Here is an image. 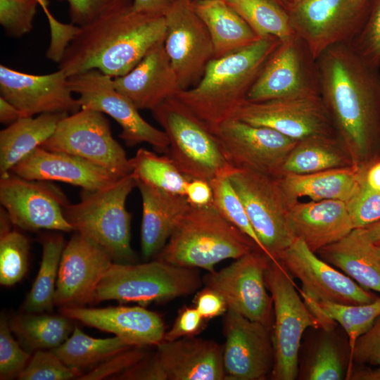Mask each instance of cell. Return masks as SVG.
I'll return each instance as SVG.
<instances>
[{
  "mask_svg": "<svg viewBox=\"0 0 380 380\" xmlns=\"http://www.w3.org/2000/svg\"><path fill=\"white\" fill-rule=\"evenodd\" d=\"M255 248H258L254 242L227 220L213 204L190 206L155 258L211 272L221 261L237 259Z\"/></svg>",
  "mask_w": 380,
  "mask_h": 380,
  "instance_id": "4",
  "label": "cell"
},
{
  "mask_svg": "<svg viewBox=\"0 0 380 380\" xmlns=\"http://www.w3.org/2000/svg\"><path fill=\"white\" fill-rule=\"evenodd\" d=\"M67 197L48 181L29 180L12 172L0 177V203L13 225L23 230L73 231L64 215Z\"/></svg>",
  "mask_w": 380,
  "mask_h": 380,
  "instance_id": "15",
  "label": "cell"
},
{
  "mask_svg": "<svg viewBox=\"0 0 380 380\" xmlns=\"http://www.w3.org/2000/svg\"><path fill=\"white\" fill-rule=\"evenodd\" d=\"M40 147L84 158L120 178L132 174L130 158L113 137L108 120L95 110L81 108L65 116Z\"/></svg>",
  "mask_w": 380,
  "mask_h": 380,
  "instance_id": "10",
  "label": "cell"
},
{
  "mask_svg": "<svg viewBox=\"0 0 380 380\" xmlns=\"http://www.w3.org/2000/svg\"><path fill=\"white\" fill-rule=\"evenodd\" d=\"M319 94L336 137L353 163L367 167L380 158V73L350 43L317 59Z\"/></svg>",
  "mask_w": 380,
  "mask_h": 380,
  "instance_id": "1",
  "label": "cell"
},
{
  "mask_svg": "<svg viewBox=\"0 0 380 380\" xmlns=\"http://www.w3.org/2000/svg\"><path fill=\"white\" fill-rule=\"evenodd\" d=\"M194 1H196V0H194Z\"/></svg>",
  "mask_w": 380,
  "mask_h": 380,
  "instance_id": "62",
  "label": "cell"
},
{
  "mask_svg": "<svg viewBox=\"0 0 380 380\" xmlns=\"http://www.w3.org/2000/svg\"><path fill=\"white\" fill-rule=\"evenodd\" d=\"M319 94L317 59L296 34L281 41L250 89L246 100Z\"/></svg>",
  "mask_w": 380,
  "mask_h": 380,
  "instance_id": "17",
  "label": "cell"
},
{
  "mask_svg": "<svg viewBox=\"0 0 380 380\" xmlns=\"http://www.w3.org/2000/svg\"><path fill=\"white\" fill-rule=\"evenodd\" d=\"M233 118L271 128L296 141L318 135H336L320 94L260 102L246 100Z\"/></svg>",
  "mask_w": 380,
  "mask_h": 380,
  "instance_id": "19",
  "label": "cell"
},
{
  "mask_svg": "<svg viewBox=\"0 0 380 380\" xmlns=\"http://www.w3.org/2000/svg\"><path fill=\"white\" fill-rule=\"evenodd\" d=\"M26 313L13 317L9 325L18 343L30 353L58 347L74 329L72 319L61 314Z\"/></svg>",
  "mask_w": 380,
  "mask_h": 380,
  "instance_id": "34",
  "label": "cell"
},
{
  "mask_svg": "<svg viewBox=\"0 0 380 380\" xmlns=\"http://www.w3.org/2000/svg\"><path fill=\"white\" fill-rule=\"evenodd\" d=\"M136 181L132 175L96 191H82L81 199L68 203L64 215L73 231L96 241L115 262L133 263L135 253L130 243L132 215L126 201Z\"/></svg>",
  "mask_w": 380,
  "mask_h": 380,
  "instance_id": "6",
  "label": "cell"
},
{
  "mask_svg": "<svg viewBox=\"0 0 380 380\" xmlns=\"http://www.w3.org/2000/svg\"><path fill=\"white\" fill-rule=\"evenodd\" d=\"M371 0H302L289 13L291 27L315 59L350 43L362 27Z\"/></svg>",
  "mask_w": 380,
  "mask_h": 380,
  "instance_id": "11",
  "label": "cell"
},
{
  "mask_svg": "<svg viewBox=\"0 0 380 380\" xmlns=\"http://www.w3.org/2000/svg\"><path fill=\"white\" fill-rule=\"evenodd\" d=\"M350 165H355L352 158L336 135L313 136L297 141L282 165L279 177Z\"/></svg>",
  "mask_w": 380,
  "mask_h": 380,
  "instance_id": "33",
  "label": "cell"
},
{
  "mask_svg": "<svg viewBox=\"0 0 380 380\" xmlns=\"http://www.w3.org/2000/svg\"><path fill=\"white\" fill-rule=\"evenodd\" d=\"M194 4L211 37L213 58L238 51L260 39L224 0H196Z\"/></svg>",
  "mask_w": 380,
  "mask_h": 380,
  "instance_id": "32",
  "label": "cell"
},
{
  "mask_svg": "<svg viewBox=\"0 0 380 380\" xmlns=\"http://www.w3.org/2000/svg\"><path fill=\"white\" fill-rule=\"evenodd\" d=\"M348 379L352 380H380V367L352 370Z\"/></svg>",
  "mask_w": 380,
  "mask_h": 380,
  "instance_id": "57",
  "label": "cell"
},
{
  "mask_svg": "<svg viewBox=\"0 0 380 380\" xmlns=\"http://www.w3.org/2000/svg\"><path fill=\"white\" fill-rule=\"evenodd\" d=\"M151 111L168 139L165 154L187 178L210 182L229 177L236 169L212 130L177 98L165 100Z\"/></svg>",
  "mask_w": 380,
  "mask_h": 380,
  "instance_id": "5",
  "label": "cell"
},
{
  "mask_svg": "<svg viewBox=\"0 0 380 380\" xmlns=\"http://www.w3.org/2000/svg\"><path fill=\"white\" fill-rule=\"evenodd\" d=\"M281 41L260 38L227 56L213 58L200 80L175 96L213 131L232 118L246 101L247 94L266 62Z\"/></svg>",
  "mask_w": 380,
  "mask_h": 380,
  "instance_id": "3",
  "label": "cell"
},
{
  "mask_svg": "<svg viewBox=\"0 0 380 380\" xmlns=\"http://www.w3.org/2000/svg\"><path fill=\"white\" fill-rule=\"evenodd\" d=\"M146 347L132 346L119 352L84 373L77 380L113 379L144 358L147 355Z\"/></svg>",
  "mask_w": 380,
  "mask_h": 380,
  "instance_id": "48",
  "label": "cell"
},
{
  "mask_svg": "<svg viewBox=\"0 0 380 380\" xmlns=\"http://www.w3.org/2000/svg\"><path fill=\"white\" fill-rule=\"evenodd\" d=\"M229 179L243 204L264 253L271 260H277L296 239L290 221L293 204L278 177L235 169Z\"/></svg>",
  "mask_w": 380,
  "mask_h": 380,
  "instance_id": "9",
  "label": "cell"
},
{
  "mask_svg": "<svg viewBox=\"0 0 380 380\" xmlns=\"http://www.w3.org/2000/svg\"><path fill=\"white\" fill-rule=\"evenodd\" d=\"M59 312L72 320L113 334L134 346H156L165 333L160 315L141 306L63 307Z\"/></svg>",
  "mask_w": 380,
  "mask_h": 380,
  "instance_id": "23",
  "label": "cell"
},
{
  "mask_svg": "<svg viewBox=\"0 0 380 380\" xmlns=\"http://www.w3.org/2000/svg\"><path fill=\"white\" fill-rule=\"evenodd\" d=\"M66 113H46L21 117L0 132V175H6L41 146L55 132Z\"/></svg>",
  "mask_w": 380,
  "mask_h": 380,
  "instance_id": "31",
  "label": "cell"
},
{
  "mask_svg": "<svg viewBox=\"0 0 380 380\" xmlns=\"http://www.w3.org/2000/svg\"><path fill=\"white\" fill-rule=\"evenodd\" d=\"M132 0L80 27L58 63L68 77L98 70L113 78L129 72L156 44L164 41V15L133 11Z\"/></svg>",
  "mask_w": 380,
  "mask_h": 380,
  "instance_id": "2",
  "label": "cell"
},
{
  "mask_svg": "<svg viewBox=\"0 0 380 380\" xmlns=\"http://www.w3.org/2000/svg\"><path fill=\"white\" fill-rule=\"evenodd\" d=\"M68 3L71 23L82 27L114 8L124 0H63Z\"/></svg>",
  "mask_w": 380,
  "mask_h": 380,
  "instance_id": "50",
  "label": "cell"
},
{
  "mask_svg": "<svg viewBox=\"0 0 380 380\" xmlns=\"http://www.w3.org/2000/svg\"><path fill=\"white\" fill-rule=\"evenodd\" d=\"M132 346L116 336L107 338L91 337L75 326L71 335L61 346L51 350L66 365L83 372V369H92L116 353Z\"/></svg>",
  "mask_w": 380,
  "mask_h": 380,
  "instance_id": "36",
  "label": "cell"
},
{
  "mask_svg": "<svg viewBox=\"0 0 380 380\" xmlns=\"http://www.w3.org/2000/svg\"><path fill=\"white\" fill-rule=\"evenodd\" d=\"M164 17V48L184 90L198 83L213 58V42L193 0H175Z\"/></svg>",
  "mask_w": 380,
  "mask_h": 380,
  "instance_id": "14",
  "label": "cell"
},
{
  "mask_svg": "<svg viewBox=\"0 0 380 380\" xmlns=\"http://www.w3.org/2000/svg\"><path fill=\"white\" fill-rule=\"evenodd\" d=\"M65 246L64 238L61 234H48L43 238L39 269L23 305L25 312L52 311L55 306L56 282Z\"/></svg>",
  "mask_w": 380,
  "mask_h": 380,
  "instance_id": "37",
  "label": "cell"
},
{
  "mask_svg": "<svg viewBox=\"0 0 380 380\" xmlns=\"http://www.w3.org/2000/svg\"><path fill=\"white\" fill-rule=\"evenodd\" d=\"M132 175L135 180L160 189L185 196L189 180L167 155L140 148L130 158Z\"/></svg>",
  "mask_w": 380,
  "mask_h": 380,
  "instance_id": "38",
  "label": "cell"
},
{
  "mask_svg": "<svg viewBox=\"0 0 380 380\" xmlns=\"http://www.w3.org/2000/svg\"><path fill=\"white\" fill-rule=\"evenodd\" d=\"M271 329L227 310L223 322L225 379L261 380L272 372L274 348Z\"/></svg>",
  "mask_w": 380,
  "mask_h": 380,
  "instance_id": "20",
  "label": "cell"
},
{
  "mask_svg": "<svg viewBox=\"0 0 380 380\" xmlns=\"http://www.w3.org/2000/svg\"><path fill=\"white\" fill-rule=\"evenodd\" d=\"M260 37L280 41L294 34L289 14L269 0H224Z\"/></svg>",
  "mask_w": 380,
  "mask_h": 380,
  "instance_id": "39",
  "label": "cell"
},
{
  "mask_svg": "<svg viewBox=\"0 0 380 380\" xmlns=\"http://www.w3.org/2000/svg\"><path fill=\"white\" fill-rule=\"evenodd\" d=\"M84 372L66 365L51 350L34 352L20 373V380L78 379Z\"/></svg>",
  "mask_w": 380,
  "mask_h": 380,
  "instance_id": "42",
  "label": "cell"
},
{
  "mask_svg": "<svg viewBox=\"0 0 380 380\" xmlns=\"http://www.w3.org/2000/svg\"><path fill=\"white\" fill-rule=\"evenodd\" d=\"M1 96L14 105L21 117L46 113H71L81 109L61 70L46 75L22 72L0 65Z\"/></svg>",
  "mask_w": 380,
  "mask_h": 380,
  "instance_id": "22",
  "label": "cell"
},
{
  "mask_svg": "<svg viewBox=\"0 0 380 380\" xmlns=\"http://www.w3.org/2000/svg\"><path fill=\"white\" fill-rule=\"evenodd\" d=\"M115 380H166L165 374L155 355H146L136 365L118 374Z\"/></svg>",
  "mask_w": 380,
  "mask_h": 380,
  "instance_id": "52",
  "label": "cell"
},
{
  "mask_svg": "<svg viewBox=\"0 0 380 380\" xmlns=\"http://www.w3.org/2000/svg\"><path fill=\"white\" fill-rule=\"evenodd\" d=\"M317 254L360 286L380 294V259L359 229L320 249Z\"/></svg>",
  "mask_w": 380,
  "mask_h": 380,
  "instance_id": "30",
  "label": "cell"
},
{
  "mask_svg": "<svg viewBox=\"0 0 380 380\" xmlns=\"http://www.w3.org/2000/svg\"><path fill=\"white\" fill-rule=\"evenodd\" d=\"M346 372L336 344L324 338L317 345L310 359L306 379L310 380H341L346 379Z\"/></svg>",
  "mask_w": 380,
  "mask_h": 380,
  "instance_id": "45",
  "label": "cell"
},
{
  "mask_svg": "<svg viewBox=\"0 0 380 380\" xmlns=\"http://www.w3.org/2000/svg\"><path fill=\"white\" fill-rule=\"evenodd\" d=\"M202 283L194 268L158 259L140 264L113 262L97 285L90 304L106 300L141 305L165 302L194 293Z\"/></svg>",
  "mask_w": 380,
  "mask_h": 380,
  "instance_id": "7",
  "label": "cell"
},
{
  "mask_svg": "<svg viewBox=\"0 0 380 380\" xmlns=\"http://www.w3.org/2000/svg\"><path fill=\"white\" fill-rule=\"evenodd\" d=\"M270 260L255 248L229 266L208 272L203 283L224 298L229 310L272 328L273 303L265 280Z\"/></svg>",
  "mask_w": 380,
  "mask_h": 380,
  "instance_id": "13",
  "label": "cell"
},
{
  "mask_svg": "<svg viewBox=\"0 0 380 380\" xmlns=\"http://www.w3.org/2000/svg\"><path fill=\"white\" fill-rule=\"evenodd\" d=\"M68 84L72 91L78 94L81 108L107 114L119 124V137L127 146L147 143L158 153H167L169 141L164 131L141 116L133 103L116 89L113 77L98 70H90L68 77Z\"/></svg>",
  "mask_w": 380,
  "mask_h": 380,
  "instance_id": "12",
  "label": "cell"
},
{
  "mask_svg": "<svg viewBox=\"0 0 380 380\" xmlns=\"http://www.w3.org/2000/svg\"><path fill=\"white\" fill-rule=\"evenodd\" d=\"M278 6L288 14L302 1V0H269Z\"/></svg>",
  "mask_w": 380,
  "mask_h": 380,
  "instance_id": "59",
  "label": "cell"
},
{
  "mask_svg": "<svg viewBox=\"0 0 380 380\" xmlns=\"http://www.w3.org/2000/svg\"><path fill=\"white\" fill-rule=\"evenodd\" d=\"M30 243L16 230L0 234V284L11 286L19 282L28 269Z\"/></svg>",
  "mask_w": 380,
  "mask_h": 380,
  "instance_id": "41",
  "label": "cell"
},
{
  "mask_svg": "<svg viewBox=\"0 0 380 380\" xmlns=\"http://www.w3.org/2000/svg\"><path fill=\"white\" fill-rule=\"evenodd\" d=\"M155 346L166 380L225 379L222 347L216 342L194 336Z\"/></svg>",
  "mask_w": 380,
  "mask_h": 380,
  "instance_id": "26",
  "label": "cell"
},
{
  "mask_svg": "<svg viewBox=\"0 0 380 380\" xmlns=\"http://www.w3.org/2000/svg\"><path fill=\"white\" fill-rule=\"evenodd\" d=\"M135 181L142 202L141 253L148 260L155 258L163 249L177 223L191 205L184 195Z\"/></svg>",
  "mask_w": 380,
  "mask_h": 380,
  "instance_id": "28",
  "label": "cell"
},
{
  "mask_svg": "<svg viewBox=\"0 0 380 380\" xmlns=\"http://www.w3.org/2000/svg\"><path fill=\"white\" fill-rule=\"evenodd\" d=\"M229 163L279 177L288 155L297 141L269 127L253 125L232 118L213 131Z\"/></svg>",
  "mask_w": 380,
  "mask_h": 380,
  "instance_id": "16",
  "label": "cell"
},
{
  "mask_svg": "<svg viewBox=\"0 0 380 380\" xmlns=\"http://www.w3.org/2000/svg\"><path fill=\"white\" fill-rule=\"evenodd\" d=\"M175 0H133V11L145 14L164 15Z\"/></svg>",
  "mask_w": 380,
  "mask_h": 380,
  "instance_id": "55",
  "label": "cell"
},
{
  "mask_svg": "<svg viewBox=\"0 0 380 380\" xmlns=\"http://www.w3.org/2000/svg\"><path fill=\"white\" fill-rule=\"evenodd\" d=\"M11 172L29 180L62 182L84 191L99 190L120 179L84 158L40 146L16 164Z\"/></svg>",
  "mask_w": 380,
  "mask_h": 380,
  "instance_id": "24",
  "label": "cell"
},
{
  "mask_svg": "<svg viewBox=\"0 0 380 380\" xmlns=\"http://www.w3.org/2000/svg\"><path fill=\"white\" fill-rule=\"evenodd\" d=\"M362 235L370 243H380V220L362 229H359Z\"/></svg>",
  "mask_w": 380,
  "mask_h": 380,
  "instance_id": "58",
  "label": "cell"
},
{
  "mask_svg": "<svg viewBox=\"0 0 380 380\" xmlns=\"http://www.w3.org/2000/svg\"><path fill=\"white\" fill-rule=\"evenodd\" d=\"M273 303L272 339L275 380H294L298 374V353L303 333L323 325L297 292L292 277L277 260H270L265 272Z\"/></svg>",
  "mask_w": 380,
  "mask_h": 380,
  "instance_id": "8",
  "label": "cell"
},
{
  "mask_svg": "<svg viewBox=\"0 0 380 380\" xmlns=\"http://www.w3.org/2000/svg\"><path fill=\"white\" fill-rule=\"evenodd\" d=\"M374 249L378 258L380 259V243H373Z\"/></svg>",
  "mask_w": 380,
  "mask_h": 380,
  "instance_id": "61",
  "label": "cell"
},
{
  "mask_svg": "<svg viewBox=\"0 0 380 380\" xmlns=\"http://www.w3.org/2000/svg\"><path fill=\"white\" fill-rule=\"evenodd\" d=\"M277 260L301 284L302 298L341 304H366L379 296L322 259L300 239H296Z\"/></svg>",
  "mask_w": 380,
  "mask_h": 380,
  "instance_id": "18",
  "label": "cell"
},
{
  "mask_svg": "<svg viewBox=\"0 0 380 380\" xmlns=\"http://www.w3.org/2000/svg\"><path fill=\"white\" fill-rule=\"evenodd\" d=\"M367 167L350 165L310 174L285 175L278 179L292 204L303 196L311 201L338 200L346 203L356 192Z\"/></svg>",
  "mask_w": 380,
  "mask_h": 380,
  "instance_id": "29",
  "label": "cell"
},
{
  "mask_svg": "<svg viewBox=\"0 0 380 380\" xmlns=\"http://www.w3.org/2000/svg\"><path fill=\"white\" fill-rule=\"evenodd\" d=\"M38 3L39 6L42 8L43 11L44 12L49 23H53L56 18L52 15V13L50 12L48 5L49 1L48 0H36Z\"/></svg>",
  "mask_w": 380,
  "mask_h": 380,
  "instance_id": "60",
  "label": "cell"
},
{
  "mask_svg": "<svg viewBox=\"0 0 380 380\" xmlns=\"http://www.w3.org/2000/svg\"><path fill=\"white\" fill-rule=\"evenodd\" d=\"M113 262L103 246L75 232L62 253L55 305L81 307L91 303L97 285Z\"/></svg>",
  "mask_w": 380,
  "mask_h": 380,
  "instance_id": "21",
  "label": "cell"
},
{
  "mask_svg": "<svg viewBox=\"0 0 380 380\" xmlns=\"http://www.w3.org/2000/svg\"><path fill=\"white\" fill-rule=\"evenodd\" d=\"M350 44L366 63L380 68V0H371L366 20Z\"/></svg>",
  "mask_w": 380,
  "mask_h": 380,
  "instance_id": "43",
  "label": "cell"
},
{
  "mask_svg": "<svg viewBox=\"0 0 380 380\" xmlns=\"http://www.w3.org/2000/svg\"><path fill=\"white\" fill-rule=\"evenodd\" d=\"M346 204L355 229H362L380 220V191L368 185L365 175Z\"/></svg>",
  "mask_w": 380,
  "mask_h": 380,
  "instance_id": "47",
  "label": "cell"
},
{
  "mask_svg": "<svg viewBox=\"0 0 380 380\" xmlns=\"http://www.w3.org/2000/svg\"><path fill=\"white\" fill-rule=\"evenodd\" d=\"M290 221L296 239L316 253L355 229L346 203L338 200L297 201L291 207Z\"/></svg>",
  "mask_w": 380,
  "mask_h": 380,
  "instance_id": "27",
  "label": "cell"
},
{
  "mask_svg": "<svg viewBox=\"0 0 380 380\" xmlns=\"http://www.w3.org/2000/svg\"><path fill=\"white\" fill-rule=\"evenodd\" d=\"M194 304L196 309L205 320L224 315L228 310L224 298L206 286L196 295Z\"/></svg>",
  "mask_w": 380,
  "mask_h": 380,
  "instance_id": "53",
  "label": "cell"
},
{
  "mask_svg": "<svg viewBox=\"0 0 380 380\" xmlns=\"http://www.w3.org/2000/svg\"><path fill=\"white\" fill-rule=\"evenodd\" d=\"M163 42L154 45L129 72L113 78L116 89L139 110H153L181 91Z\"/></svg>",
  "mask_w": 380,
  "mask_h": 380,
  "instance_id": "25",
  "label": "cell"
},
{
  "mask_svg": "<svg viewBox=\"0 0 380 380\" xmlns=\"http://www.w3.org/2000/svg\"><path fill=\"white\" fill-rule=\"evenodd\" d=\"M32 355L12 335L9 322L4 315L0 318V379L18 377Z\"/></svg>",
  "mask_w": 380,
  "mask_h": 380,
  "instance_id": "44",
  "label": "cell"
},
{
  "mask_svg": "<svg viewBox=\"0 0 380 380\" xmlns=\"http://www.w3.org/2000/svg\"><path fill=\"white\" fill-rule=\"evenodd\" d=\"M326 331L339 324L348 336L349 355L357 339L363 334L380 315V296L366 304H341L303 298Z\"/></svg>",
  "mask_w": 380,
  "mask_h": 380,
  "instance_id": "35",
  "label": "cell"
},
{
  "mask_svg": "<svg viewBox=\"0 0 380 380\" xmlns=\"http://www.w3.org/2000/svg\"><path fill=\"white\" fill-rule=\"evenodd\" d=\"M185 196L193 207H204L213 203V191L209 182L201 179H189L185 189Z\"/></svg>",
  "mask_w": 380,
  "mask_h": 380,
  "instance_id": "54",
  "label": "cell"
},
{
  "mask_svg": "<svg viewBox=\"0 0 380 380\" xmlns=\"http://www.w3.org/2000/svg\"><path fill=\"white\" fill-rule=\"evenodd\" d=\"M205 321L195 307L186 306L179 310L172 326L165 331L163 340L175 341L196 336L203 327Z\"/></svg>",
  "mask_w": 380,
  "mask_h": 380,
  "instance_id": "51",
  "label": "cell"
},
{
  "mask_svg": "<svg viewBox=\"0 0 380 380\" xmlns=\"http://www.w3.org/2000/svg\"><path fill=\"white\" fill-rule=\"evenodd\" d=\"M21 118L19 110L6 99L0 96V122L4 125H11Z\"/></svg>",
  "mask_w": 380,
  "mask_h": 380,
  "instance_id": "56",
  "label": "cell"
},
{
  "mask_svg": "<svg viewBox=\"0 0 380 380\" xmlns=\"http://www.w3.org/2000/svg\"><path fill=\"white\" fill-rule=\"evenodd\" d=\"M349 355L346 379H348L352 372L353 363L380 367V315L372 326L357 339Z\"/></svg>",
  "mask_w": 380,
  "mask_h": 380,
  "instance_id": "49",
  "label": "cell"
},
{
  "mask_svg": "<svg viewBox=\"0 0 380 380\" xmlns=\"http://www.w3.org/2000/svg\"><path fill=\"white\" fill-rule=\"evenodd\" d=\"M38 6L36 0H0V24L6 34L21 37L29 33Z\"/></svg>",
  "mask_w": 380,
  "mask_h": 380,
  "instance_id": "46",
  "label": "cell"
},
{
  "mask_svg": "<svg viewBox=\"0 0 380 380\" xmlns=\"http://www.w3.org/2000/svg\"><path fill=\"white\" fill-rule=\"evenodd\" d=\"M213 191V205L231 224L250 238L264 253L245 210L243 204L229 177H220L210 182Z\"/></svg>",
  "mask_w": 380,
  "mask_h": 380,
  "instance_id": "40",
  "label": "cell"
}]
</instances>
